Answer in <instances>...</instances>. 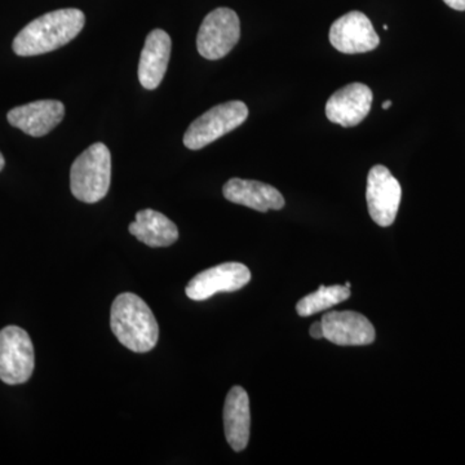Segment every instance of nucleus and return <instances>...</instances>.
<instances>
[{"label":"nucleus","mask_w":465,"mask_h":465,"mask_svg":"<svg viewBox=\"0 0 465 465\" xmlns=\"http://www.w3.org/2000/svg\"><path fill=\"white\" fill-rule=\"evenodd\" d=\"M85 16L81 9L65 8L48 12L27 24L14 39L15 54L21 57L39 56L64 47L84 30Z\"/></svg>","instance_id":"obj_1"},{"label":"nucleus","mask_w":465,"mask_h":465,"mask_svg":"<svg viewBox=\"0 0 465 465\" xmlns=\"http://www.w3.org/2000/svg\"><path fill=\"white\" fill-rule=\"evenodd\" d=\"M110 327L119 342L134 353H146L157 345V320L148 304L133 292L116 296L110 312Z\"/></svg>","instance_id":"obj_2"},{"label":"nucleus","mask_w":465,"mask_h":465,"mask_svg":"<svg viewBox=\"0 0 465 465\" xmlns=\"http://www.w3.org/2000/svg\"><path fill=\"white\" fill-rule=\"evenodd\" d=\"M112 183V154L105 143L84 150L70 168V189L76 200L97 203L106 197Z\"/></svg>","instance_id":"obj_3"},{"label":"nucleus","mask_w":465,"mask_h":465,"mask_svg":"<svg viewBox=\"0 0 465 465\" xmlns=\"http://www.w3.org/2000/svg\"><path fill=\"white\" fill-rule=\"evenodd\" d=\"M249 118V108L243 101H228L220 104L198 116L185 134L183 143L185 148L201 150L216 142L224 134L240 127Z\"/></svg>","instance_id":"obj_4"},{"label":"nucleus","mask_w":465,"mask_h":465,"mask_svg":"<svg viewBox=\"0 0 465 465\" xmlns=\"http://www.w3.org/2000/svg\"><path fill=\"white\" fill-rule=\"evenodd\" d=\"M35 354L25 330L7 326L0 331V381L8 385L24 384L32 378Z\"/></svg>","instance_id":"obj_5"},{"label":"nucleus","mask_w":465,"mask_h":465,"mask_svg":"<svg viewBox=\"0 0 465 465\" xmlns=\"http://www.w3.org/2000/svg\"><path fill=\"white\" fill-rule=\"evenodd\" d=\"M241 38L240 17L231 8H216L204 17L197 36L202 57L215 61L225 57Z\"/></svg>","instance_id":"obj_6"},{"label":"nucleus","mask_w":465,"mask_h":465,"mask_svg":"<svg viewBox=\"0 0 465 465\" xmlns=\"http://www.w3.org/2000/svg\"><path fill=\"white\" fill-rule=\"evenodd\" d=\"M402 189L387 167L376 164L367 176L366 201L376 224L391 226L399 213Z\"/></svg>","instance_id":"obj_7"},{"label":"nucleus","mask_w":465,"mask_h":465,"mask_svg":"<svg viewBox=\"0 0 465 465\" xmlns=\"http://www.w3.org/2000/svg\"><path fill=\"white\" fill-rule=\"evenodd\" d=\"M330 42L341 54H356L374 51L381 45V38L365 14L351 11L332 24Z\"/></svg>","instance_id":"obj_8"},{"label":"nucleus","mask_w":465,"mask_h":465,"mask_svg":"<svg viewBox=\"0 0 465 465\" xmlns=\"http://www.w3.org/2000/svg\"><path fill=\"white\" fill-rule=\"evenodd\" d=\"M251 281V272L241 262H224L201 272L186 286V295L195 302H203L219 292H234Z\"/></svg>","instance_id":"obj_9"},{"label":"nucleus","mask_w":465,"mask_h":465,"mask_svg":"<svg viewBox=\"0 0 465 465\" xmlns=\"http://www.w3.org/2000/svg\"><path fill=\"white\" fill-rule=\"evenodd\" d=\"M372 91L363 84L345 85L331 94L326 104V116L341 127H354L369 115L371 110Z\"/></svg>","instance_id":"obj_10"},{"label":"nucleus","mask_w":465,"mask_h":465,"mask_svg":"<svg viewBox=\"0 0 465 465\" xmlns=\"http://www.w3.org/2000/svg\"><path fill=\"white\" fill-rule=\"evenodd\" d=\"M65 116V106L57 100H39L9 110V124L32 137H42L54 131Z\"/></svg>","instance_id":"obj_11"},{"label":"nucleus","mask_w":465,"mask_h":465,"mask_svg":"<svg viewBox=\"0 0 465 465\" xmlns=\"http://www.w3.org/2000/svg\"><path fill=\"white\" fill-rule=\"evenodd\" d=\"M324 339L336 345H369L375 341L372 323L357 312H331L322 321Z\"/></svg>","instance_id":"obj_12"},{"label":"nucleus","mask_w":465,"mask_h":465,"mask_svg":"<svg viewBox=\"0 0 465 465\" xmlns=\"http://www.w3.org/2000/svg\"><path fill=\"white\" fill-rule=\"evenodd\" d=\"M170 35L164 30L155 29L146 36L139 63V81L145 90H155L163 81L170 63Z\"/></svg>","instance_id":"obj_13"},{"label":"nucleus","mask_w":465,"mask_h":465,"mask_svg":"<svg viewBox=\"0 0 465 465\" xmlns=\"http://www.w3.org/2000/svg\"><path fill=\"white\" fill-rule=\"evenodd\" d=\"M223 194L232 203L252 208L259 213L282 210L284 207L283 195L278 189L268 185V183L255 182V180L234 177L225 183Z\"/></svg>","instance_id":"obj_14"},{"label":"nucleus","mask_w":465,"mask_h":465,"mask_svg":"<svg viewBox=\"0 0 465 465\" xmlns=\"http://www.w3.org/2000/svg\"><path fill=\"white\" fill-rule=\"evenodd\" d=\"M250 399L242 387H232L224 405V430L226 440L234 451H243L250 440Z\"/></svg>","instance_id":"obj_15"},{"label":"nucleus","mask_w":465,"mask_h":465,"mask_svg":"<svg viewBox=\"0 0 465 465\" xmlns=\"http://www.w3.org/2000/svg\"><path fill=\"white\" fill-rule=\"evenodd\" d=\"M128 229L134 237L154 249L171 246L179 240V229L173 220L150 208L139 211Z\"/></svg>","instance_id":"obj_16"},{"label":"nucleus","mask_w":465,"mask_h":465,"mask_svg":"<svg viewBox=\"0 0 465 465\" xmlns=\"http://www.w3.org/2000/svg\"><path fill=\"white\" fill-rule=\"evenodd\" d=\"M351 298V289L345 286H321L316 292L309 293L302 298L296 305V312L299 316L309 317L318 313V312L326 311L333 305L341 304Z\"/></svg>","instance_id":"obj_17"},{"label":"nucleus","mask_w":465,"mask_h":465,"mask_svg":"<svg viewBox=\"0 0 465 465\" xmlns=\"http://www.w3.org/2000/svg\"><path fill=\"white\" fill-rule=\"evenodd\" d=\"M312 338L322 339L324 338L322 322H314L312 324L311 330H309Z\"/></svg>","instance_id":"obj_18"},{"label":"nucleus","mask_w":465,"mask_h":465,"mask_svg":"<svg viewBox=\"0 0 465 465\" xmlns=\"http://www.w3.org/2000/svg\"><path fill=\"white\" fill-rule=\"evenodd\" d=\"M443 2L455 11H465V0H443Z\"/></svg>","instance_id":"obj_19"},{"label":"nucleus","mask_w":465,"mask_h":465,"mask_svg":"<svg viewBox=\"0 0 465 465\" xmlns=\"http://www.w3.org/2000/svg\"><path fill=\"white\" fill-rule=\"evenodd\" d=\"M5 157H3L2 153H0V171H2L3 168H5Z\"/></svg>","instance_id":"obj_20"},{"label":"nucleus","mask_w":465,"mask_h":465,"mask_svg":"<svg viewBox=\"0 0 465 465\" xmlns=\"http://www.w3.org/2000/svg\"><path fill=\"white\" fill-rule=\"evenodd\" d=\"M391 100L385 101V103L382 104V109L388 110V109L391 108Z\"/></svg>","instance_id":"obj_21"},{"label":"nucleus","mask_w":465,"mask_h":465,"mask_svg":"<svg viewBox=\"0 0 465 465\" xmlns=\"http://www.w3.org/2000/svg\"><path fill=\"white\" fill-rule=\"evenodd\" d=\"M345 287H347V289H351V283H349V282L345 283Z\"/></svg>","instance_id":"obj_22"}]
</instances>
